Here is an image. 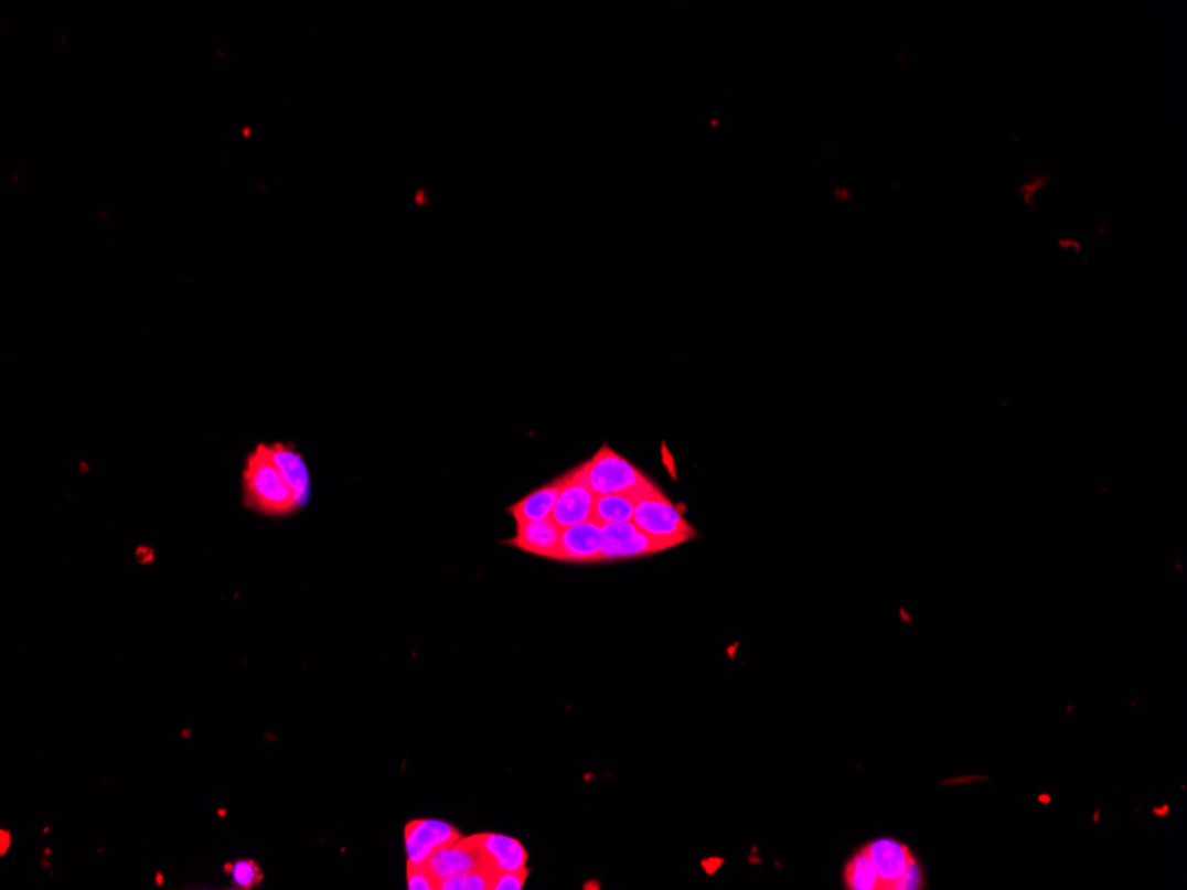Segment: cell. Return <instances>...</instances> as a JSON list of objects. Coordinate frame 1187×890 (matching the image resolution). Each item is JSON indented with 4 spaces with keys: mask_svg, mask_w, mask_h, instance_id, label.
I'll return each instance as SVG.
<instances>
[{
    "mask_svg": "<svg viewBox=\"0 0 1187 890\" xmlns=\"http://www.w3.org/2000/svg\"><path fill=\"white\" fill-rule=\"evenodd\" d=\"M667 549L671 544L640 530L633 521L601 526V562L651 557Z\"/></svg>",
    "mask_w": 1187,
    "mask_h": 890,
    "instance_id": "obj_4",
    "label": "cell"
},
{
    "mask_svg": "<svg viewBox=\"0 0 1187 890\" xmlns=\"http://www.w3.org/2000/svg\"><path fill=\"white\" fill-rule=\"evenodd\" d=\"M635 507L637 500L631 498V496H624V494L596 496L590 521L598 523L599 526L612 525V523H628V521H633Z\"/></svg>",
    "mask_w": 1187,
    "mask_h": 890,
    "instance_id": "obj_14",
    "label": "cell"
},
{
    "mask_svg": "<svg viewBox=\"0 0 1187 890\" xmlns=\"http://www.w3.org/2000/svg\"><path fill=\"white\" fill-rule=\"evenodd\" d=\"M594 502H596V494L589 485L585 484V480L575 468L564 473L563 489L553 508L552 519L557 523L560 530L580 525L592 517Z\"/></svg>",
    "mask_w": 1187,
    "mask_h": 890,
    "instance_id": "obj_6",
    "label": "cell"
},
{
    "mask_svg": "<svg viewBox=\"0 0 1187 890\" xmlns=\"http://www.w3.org/2000/svg\"><path fill=\"white\" fill-rule=\"evenodd\" d=\"M633 523L654 539L671 544L672 548L697 537L694 526L660 487L637 500Z\"/></svg>",
    "mask_w": 1187,
    "mask_h": 890,
    "instance_id": "obj_3",
    "label": "cell"
},
{
    "mask_svg": "<svg viewBox=\"0 0 1187 890\" xmlns=\"http://www.w3.org/2000/svg\"><path fill=\"white\" fill-rule=\"evenodd\" d=\"M441 881L429 871V868L421 864V866H409L407 864V889L409 890H439Z\"/></svg>",
    "mask_w": 1187,
    "mask_h": 890,
    "instance_id": "obj_18",
    "label": "cell"
},
{
    "mask_svg": "<svg viewBox=\"0 0 1187 890\" xmlns=\"http://www.w3.org/2000/svg\"><path fill=\"white\" fill-rule=\"evenodd\" d=\"M563 484L564 475H560L549 484L535 489L534 493L526 494L525 498H521L520 502L509 507V514L514 517L516 523H520V521L548 519V517H552L553 508H555Z\"/></svg>",
    "mask_w": 1187,
    "mask_h": 890,
    "instance_id": "obj_13",
    "label": "cell"
},
{
    "mask_svg": "<svg viewBox=\"0 0 1187 890\" xmlns=\"http://www.w3.org/2000/svg\"><path fill=\"white\" fill-rule=\"evenodd\" d=\"M557 562H601V526L594 521L569 526L560 532Z\"/></svg>",
    "mask_w": 1187,
    "mask_h": 890,
    "instance_id": "obj_8",
    "label": "cell"
},
{
    "mask_svg": "<svg viewBox=\"0 0 1187 890\" xmlns=\"http://www.w3.org/2000/svg\"><path fill=\"white\" fill-rule=\"evenodd\" d=\"M0 837H2V849H0V854L6 855V851L10 848V832H0Z\"/></svg>",
    "mask_w": 1187,
    "mask_h": 890,
    "instance_id": "obj_21",
    "label": "cell"
},
{
    "mask_svg": "<svg viewBox=\"0 0 1187 890\" xmlns=\"http://www.w3.org/2000/svg\"><path fill=\"white\" fill-rule=\"evenodd\" d=\"M471 837L485 855L489 868H493L494 871H517V869L526 868L528 851L514 837L493 834V832L473 834Z\"/></svg>",
    "mask_w": 1187,
    "mask_h": 890,
    "instance_id": "obj_11",
    "label": "cell"
},
{
    "mask_svg": "<svg viewBox=\"0 0 1187 890\" xmlns=\"http://www.w3.org/2000/svg\"><path fill=\"white\" fill-rule=\"evenodd\" d=\"M560 532L563 530L552 517L543 521H520L516 523V537L507 540V544L535 557L555 560Z\"/></svg>",
    "mask_w": 1187,
    "mask_h": 890,
    "instance_id": "obj_9",
    "label": "cell"
},
{
    "mask_svg": "<svg viewBox=\"0 0 1187 890\" xmlns=\"http://www.w3.org/2000/svg\"><path fill=\"white\" fill-rule=\"evenodd\" d=\"M244 505L261 516L285 517L302 507L288 485L284 473L276 467L266 443L256 444L244 462Z\"/></svg>",
    "mask_w": 1187,
    "mask_h": 890,
    "instance_id": "obj_1",
    "label": "cell"
},
{
    "mask_svg": "<svg viewBox=\"0 0 1187 890\" xmlns=\"http://www.w3.org/2000/svg\"><path fill=\"white\" fill-rule=\"evenodd\" d=\"M226 869L232 875V881L237 889H255L264 881V872L255 860H237L234 866H228Z\"/></svg>",
    "mask_w": 1187,
    "mask_h": 890,
    "instance_id": "obj_17",
    "label": "cell"
},
{
    "mask_svg": "<svg viewBox=\"0 0 1187 890\" xmlns=\"http://www.w3.org/2000/svg\"><path fill=\"white\" fill-rule=\"evenodd\" d=\"M873 866L877 869L881 889H895L896 881L903 877L913 857L907 846L895 839H877L864 846Z\"/></svg>",
    "mask_w": 1187,
    "mask_h": 890,
    "instance_id": "obj_10",
    "label": "cell"
},
{
    "mask_svg": "<svg viewBox=\"0 0 1187 890\" xmlns=\"http://www.w3.org/2000/svg\"><path fill=\"white\" fill-rule=\"evenodd\" d=\"M425 866L438 878L439 881L447 878L468 875L477 869L489 868L488 859L482 849L477 846L473 837H462L456 845L447 846L436 851Z\"/></svg>",
    "mask_w": 1187,
    "mask_h": 890,
    "instance_id": "obj_7",
    "label": "cell"
},
{
    "mask_svg": "<svg viewBox=\"0 0 1187 890\" xmlns=\"http://www.w3.org/2000/svg\"><path fill=\"white\" fill-rule=\"evenodd\" d=\"M267 448H269L270 457H272L276 467L284 473L288 485L293 489V493L297 494V498L304 507L311 496L310 471H308L304 457L297 452L292 444L270 443L267 444Z\"/></svg>",
    "mask_w": 1187,
    "mask_h": 890,
    "instance_id": "obj_12",
    "label": "cell"
},
{
    "mask_svg": "<svg viewBox=\"0 0 1187 890\" xmlns=\"http://www.w3.org/2000/svg\"><path fill=\"white\" fill-rule=\"evenodd\" d=\"M531 869L523 868L517 871L496 872L493 881V890H523L528 880Z\"/></svg>",
    "mask_w": 1187,
    "mask_h": 890,
    "instance_id": "obj_19",
    "label": "cell"
},
{
    "mask_svg": "<svg viewBox=\"0 0 1187 890\" xmlns=\"http://www.w3.org/2000/svg\"><path fill=\"white\" fill-rule=\"evenodd\" d=\"M921 886L922 871L919 868L918 860L913 859L907 871L903 872V877L896 881L895 889H919Z\"/></svg>",
    "mask_w": 1187,
    "mask_h": 890,
    "instance_id": "obj_20",
    "label": "cell"
},
{
    "mask_svg": "<svg viewBox=\"0 0 1187 890\" xmlns=\"http://www.w3.org/2000/svg\"><path fill=\"white\" fill-rule=\"evenodd\" d=\"M496 872L499 871H494L493 868H482L468 872V875L447 878V880L441 881L439 890H493Z\"/></svg>",
    "mask_w": 1187,
    "mask_h": 890,
    "instance_id": "obj_16",
    "label": "cell"
},
{
    "mask_svg": "<svg viewBox=\"0 0 1187 890\" xmlns=\"http://www.w3.org/2000/svg\"><path fill=\"white\" fill-rule=\"evenodd\" d=\"M585 484L592 489L596 496L624 494L631 498H642L644 494L656 491L653 480L631 464L625 457L603 444L589 461L576 467Z\"/></svg>",
    "mask_w": 1187,
    "mask_h": 890,
    "instance_id": "obj_2",
    "label": "cell"
},
{
    "mask_svg": "<svg viewBox=\"0 0 1187 890\" xmlns=\"http://www.w3.org/2000/svg\"><path fill=\"white\" fill-rule=\"evenodd\" d=\"M845 883L852 890H877L881 889L877 869L869 859L868 851L860 849L846 864Z\"/></svg>",
    "mask_w": 1187,
    "mask_h": 890,
    "instance_id": "obj_15",
    "label": "cell"
},
{
    "mask_svg": "<svg viewBox=\"0 0 1187 890\" xmlns=\"http://www.w3.org/2000/svg\"><path fill=\"white\" fill-rule=\"evenodd\" d=\"M462 832L450 823L439 819H413L407 823L404 830V845H406L407 864L421 866L438 851L447 846L456 845L462 839Z\"/></svg>",
    "mask_w": 1187,
    "mask_h": 890,
    "instance_id": "obj_5",
    "label": "cell"
}]
</instances>
